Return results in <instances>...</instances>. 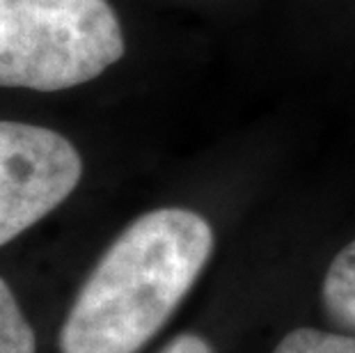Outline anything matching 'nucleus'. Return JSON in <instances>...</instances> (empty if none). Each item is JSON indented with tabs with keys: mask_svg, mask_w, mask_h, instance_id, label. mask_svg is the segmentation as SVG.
Returning a JSON list of instances; mask_svg holds the SVG:
<instances>
[{
	"mask_svg": "<svg viewBox=\"0 0 355 353\" xmlns=\"http://www.w3.org/2000/svg\"><path fill=\"white\" fill-rule=\"evenodd\" d=\"M80 177L83 159L62 133L0 119V246L58 209Z\"/></svg>",
	"mask_w": 355,
	"mask_h": 353,
	"instance_id": "nucleus-3",
	"label": "nucleus"
},
{
	"mask_svg": "<svg viewBox=\"0 0 355 353\" xmlns=\"http://www.w3.org/2000/svg\"><path fill=\"white\" fill-rule=\"evenodd\" d=\"M323 305L335 324L355 330V241L344 246L323 277Z\"/></svg>",
	"mask_w": 355,
	"mask_h": 353,
	"instance_id": "nucleus-4",
	"label": "nucleus"
},
{
	"mask_svg": "<svg viewBox=\"0 0 355 353\" xmlns=\"http://www.w3.org/2000/svg\"><path fill=\"white\" fill-rule=\"evenodd\" d=\"M214 230L198 212L142 214L101 255L58 335L60 353H138L198 282Z\"/></svg>",
	"mask_w": 355,
	"mask_h": 353,
	"instance_id": "nucleus-1",
	"label": "nucleus"
},
{
	"mask_svg": "<svg viewBox=\"0 0 355 353\" xmlns=\"http://www.w3.org/2000/svg\"><path fill=\"white\" fill-rule=\"evenodd\" d=\"M124 49L108 0H0V87H76L119 62Z\"/></svg>",
	"mask_w": 355,
	"mask_h": 353,
	"instance_id": "nucleus-2",
	"label": "nucleus"
},
{
	"mask_svg": "<svg viewBox=\"0 0 355 353\" xmlns=\"http://www.w3.org/2000/svg\"><path fill=\"white\" fill-rule=\"evenodd\" d=\"M0 353H37V335L5 277H0Z\"/></svg>",
	"mask_w": 355,
	"mask_h": 353,
	"instance_id": "nucleus-5",
	"label": "nucleus"
},
{
	"mask_svg": "<svg viewBox=\"0 0 355 353\" xmlns=\"http://www.w3.org/2000/svg\"><path fill=\"white\" fill-rule=\"evenodd\" d=\"M273 353H355V335L296 328L282 337Z\"/></svg>",
	"mask_w": 355,
	"mask_h": 353,
	"instance_id": "nucleus-6",
	"label": "nucleus"
},
{
	"mask_svg": "<svg viewBox=\"0 0 355 353\" xmlns=\"http://www.w3.org/2000/svg\"><path fill=\"white\" fill-rule=\"evenodd\" d=\"M161 353H214V349H211V344L204 337L195 333H184L177 335Z\"/></svg>",
	"mask_w": 355,
	"mask_h": 353,
	"instance_id": "nucleus-7",
	"label": "nucleus"
}]
</instances>
